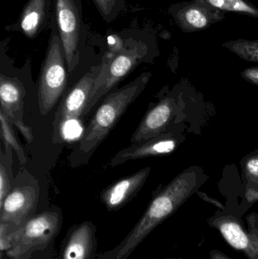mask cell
Wrapping results in <instances>:
<instances>
[{
    "instance_id": "obj_25",
    "label": "cell",
    "mask_w": 258,
    "mask_h": 259,
    "mask_svg": "<svg viewBox=\"0 0 258 259\" xmlns=\"http://www.w3.org/2000/svg\"><path fill=\"white\" fill-rule=\"evenodd\" d=\"M241 76L249 83L258 86V67L246 68L241 73Z\"/></svg>"
},
{
    "instance_id": "obj_9",
    "label": "cell",
    "mask_w": 258,
    "mask_h": 259,
    "mask_svg": "<svg viewBox=\"0 0 258 259\" xmlns=\"http://www.w3.org/2000/svg\"><path fill=\"white\" fill-rule=\"evenodd\" d=\"M25 91L19 80L2 74L0 76L1 111L11 124L19 130L28 143L33 140L31 127L26 125L24 118V98Z\"/></svg>"
},
{
    "instance_id": "obj_13",
    "label": "cell",
    "mask_w": 258,
    "mask_h": 259,
    "mask_svg": "<svg viewBox=\"0 0 258 259\" xmlns=\"http://www.w3.org/2000/svg\"><path fill=\"white\" fill-rule=\"evenodd\" d=\"M53 4V0H28L12 30L21 32L29 39H34L49 27Z\"/></svg>"
},
{
    "instance_id": "obj_14",
    "label": "cell",
    "mask_w": 258,
    "mask_h": 259,
    "mask_svg": "<svg viewBox=\"0 0 258 259\" xmlns=\"http://www.w3.org/2000/svg\"><path fill=\"white\" fill-rule=\"evenodd\" d=\"M150 172L151 167H145L106 188L101 193V199L108 209H118L125 205L141 190Z\"/></svg>"
},
{
    "instance_id": "obj_24",
    "label": "cell",
    "mask_w": 258,
    "mask_h": 259,
    "mask_svg": "<svg viewBox=\"0 0 258 259\" xmlns=\"http://www.w3.org/2000/svg\"><path fill=\"white\" fill-rule=\"evenodd\" d=\"M10 191L9 175L4 164L2 162L0 164V207L3 205L5 199Z\"/></svg>"
},
{
    "instance_id": "obj_26",
    "label": "cell",
    "mask_w": 258,
    "mask_h": 259,
    "mask_svg": "<svg viewBox=\"0 0 258 259\" xmlns=\"http://www.w3.org/2000/svg\"><path fill=\"white\" fill-rule=\"evenodd\" d=\"M209 259H233L229 255H226L223 252L216 249L210 251L209 252Z\"/></svg>"
},
{
    "instance_id": "obj_2",
    "label": "cell",
    "mask_w": 258,
    "mask_h": 259,
    "mask_svg": "<svg viewBox=\"0 0 258 259\" xmlns=\"http://www.w3.org/2000/svg\"><path fill=\"white\" fill-rule=\"evenodd\" d=\"M151 76V73H142L131 83L105 99L83 131L79 146L81 152L85 154L91 152L108 137L127 108L145 90Z\"/></svg>"
},
{
    "instance_id": "obj_19",
    "label": "cell",
    "mask_w": 258,
    "mask_h": 259,
    "mask_svg": "<svg viewBox=\"0 0 258 259\" xmlns=\"http://www.w3.org/2000/svg\"><path fill=\"white\" fill-rule=\"evenodd\" d=\"M0 122H1V137L4 142L6 150L9 151L13 149L16 152L21 164L26 162L25 152L22 146L20 144L19 140L17 139L13 129L12 128V124L9 122L5 114L0 110Z\"/></svg>"
},
{
    "instance_id": "obj_18",
    "label": "cell",
    "mask_w": 258,
    "mask_h": 259,
    "mask_svg": "<svg viewBox=\"0 0 258 259\" xmlns=\"http://www.w3.org/2000/svg\"><path fill=\"white\" fill-rule=\"evenodd\" d=\"M223 47L233 52L243 60L258 63V39H236L226 42L223 44Z\"/></svg>"
},
{
    "instance_id": "obj_4",
    "label": "cell",
    "mask_w": 258,
    "mask_h": 259,
    "mask_svg": "<svg viewBox=\"0 0 258 259\" xmlns=\"http://www.w3.org/2000/svg\"><path fill=\"white\" fill-rule=\"evenodd\" d=\"M49 39L39 74V98L41 115H46L56 106L65 91L68 80L66 59L54 14L50 21Z\"/></svg>"
},
{
    "instance_id": "obj_17",
    "label": "cell",
    "mask_w": 258,
    "mask_h": 259,
    "mask_svg": "<svg viewBox=\"0 0 258 259\" xmlns=\"http://www.w3.org/2000/svg\"><path fill=\"white\" fill-rule=\"evenodd\" d=\"M221 12H232L258 18V9L248 0H198Z\"/></svg>"
},
{
    "instance_id": "obj_5",
    "label": "cell",
    "mask_w": 258,
    "mask_h": 259,
    "mask_svg": "<svg viewBox=\"0 0 258 259\" xmlns=\"http://www.w3.org/2000/svg\"><path fill=\"white\" fill-rule=\"evenodd\" d=\"M148 52V44L145 41L136 39L132 36L125 39L124 48L115 57L107 59L103 56L101 70L95 80L90 100L83 116L90 112L101 97L143 61Z\"/></svg>"
},
{
    "instance_id": "obj_20",
    "label": "cell",
    "mask_w": 258,
    "mask_h": 259,
    "mask_svg": "<svg viewBox=\"0 0 258 259\" xmlns=\"http://www.w3.org/2000/svg\"><path fill=\"white\" fill-rule=\"evenodd\" d=\"M102 19L108 24L116 19L125 6V0H92Z\"/></svg>"
},
{
    "instance_id": "obj_21",
    "label": "cell",
    "mask_w": 258,
    "mask_h": 259,
    "mask_svg": "<svg viewBox=\"0 0 258 259\" xmlns=\"http://www.w3.org/2000/svg\"><path fill=\"white\" fill-rule=\"evenodd\" d=\"M246 222L248 244L243 253L248 259H258V214L254 212L248 214Z\"/></svg>"
},
{
    "instance_id": "obj_15",
    "label": "cell",
    "mask_w": 258,
    "mask_h": 259,
    "mask_svg": "<svg viewBox=\"0 0 258 259\" xmlns=\"http://www.w3.org/2000/svg\"><path fill=\"white\" fill-rule=\"evenodd\" d=\"M209 226L216 229L225 241L236 251L244 252L248 244V230L242 220L234 214L218 211L208 220Z\"/></svg>"
},
{
    "instance_id": "obj_10",
    "label": "cell",
    "mask_w": 258,
    "mask_h": 259,
    "mask_svg": "<svg viewBox=\"0 0 258 259\" xmlns=\"http://www.w3.org/2000/svg\"><path fill=\"white\" fill-rule=\"evenodd\" d=\"M180 142V136L173 133H165L159 137L134 143L119 151L112 158L109 164L115 167L130 160L168 155L177 149Z\"/></svg>"
},
{
    "instance_id": "obj_3",
    "label": "cell",
    "mask_w": 258,
    "mask_h": 259,
    "mask_svg": "<svg viewBox=\"0 0 258 259\" xmlns=\"http://www.w3.org/2000/svg\"><path fill=\"white\" fill-rule=\"evenodd\" d=\"M10 227L0 222V249L11 258H20L46 247L59 231L60 215L56 211H44L14 231H9Z\"/></svg>"
},
{
    "instance_id": "obj_16",
    "label": "cell",
    "mask_w": 258,
    "mask_h": 259,
    "mask_svg": "<svg viewBox=\"0 0 258 259\" xmlns=\"http://www.w3.org/2000/svg\"><path fill=\"white\" fill-rule=\"evenodd\" d=\"M95 231L90 222L77 227L65 245L62 259H90L95 247Z\"/></svg>"
},
{
    "instance_id": "obj_11",
    "label": "cell",
    "mask_w": 258,
    "mask_h": 259,
    "mask_svg": "<svg viewBox=\"0 0 258 259\" xmlns=\"http://www.w3.org/2000/svg\"><path fill=\"white\" fill-rule=\"evenodd\" d=\"M38 192L30 186L11 190L0 207L1 222L18 228L28 219L37 203Z\"/></svg>"
},
{
    "instance_id": "obj_12",
    "label": "cell",
    "mask_w": 258,
    "mask_h": 259,
    "mask_svg": "<svg viewBox=\"0 0 258 259\" xmlns=\"http://www.w3.org/2000/svg\"><path fill=\"white\" fill-rule=\"evenodd\" d=\"M174 99L165 98L154 105L145 114L132 136V144L149 140L165 134L167 127L176 114Z\"/></svg>"
},
{
    "instance_id": "obj_23",
    "label": "cell",
    "mask_w": 258,
    "mask_h": 259,
    "mask_svg": "<svg viewBox=\"0 0 258 259\" xmlns=\"http://www.w3.org/2000/svg\"><path fill=\"white\" fill-rule=\"evenodd\" d=\"M107 42L109 50L104 55V57L112 59L118 53H121V50L124 48L125 39L120 35L111 34L108 36Z\"/></svg>"
},
{
    "instance_id": "obj_22",
    "label": "cell",
    "mask_w": 258,
    "mask_h": 259,
    "mask_svg": "<svg viewBox=\"0 0 258 259\" xmlns=\"http://www.w3.org/2000/svg\"><path fill=\"white\" fill-rule=\"evenodd\" d=\"M243 171L249 185H253L252 188L257 189L258 185V151L257 153L252 154L246 158L243 166Z\"/></svg>"
},
{
    "instance_id": "obj_7",
    "label": "cell",
    "mask_w": 258,
    "mask_h": 259,
    "mask_svg": "<svg viewBox=\"0 0 258 259\" xmlns=\"http://www.w3.org/2000/svg\"><path fill=\"white\" fill-rule=\"evenodd\" d=\"M101 70V63L92 67L71 88L56 114L54 121L56 130L62 132L65 123L78 120L83 116L90 100L95 80Z\"/></svg>"
},
{
    "instance_id": "obj_1",
    "label": "cell",
    "mask_w": 258,
    "mask_h": 259,
    "mask_svg": "<svg viewBox=\"0 0 258 259\" xmlns=\"http://www.w3.org/2000/svg\"><path fill=\"white\" fill-rule=\"evenodd\" d=\"M206 179L204 173L197 167H190L176 177L152 199L127 237L101 259H127L158 225L174 214L197 192Z\"/></svg>"
},
{
    "instance_id": "obj_6",
    "label": "cell",
    "mask_w": 258,
    "mask_h": 259,
    "mask_svg": "<svg viewBox=\"0 0 258 259\" xmlns=\"http://www.w3.org/2000/svg\"><path fill=\"white\" fill-rule=\"evenodd\" d=\"M53 13L65 51L68 71L72 74L80 62L86 38L81 0H53Z\"/></svg>"
},
{
    "instance_id": "obj_8",
    "label": "cell",
    "mask_w": 258,
    "mask_h": 259,
    "mask_svg": "<svg viewBox=\"0 0 258 259\" xmlns=\"http://www.w3.org/2000/svg\"><path fill=\"white\" fill-rule=\"evenodd\" d=\"M168 12L179 28L185 33L207 30L212 24L225 18L224 12L198 0L171 5Z\"/></svg>"
}]
</instances>
